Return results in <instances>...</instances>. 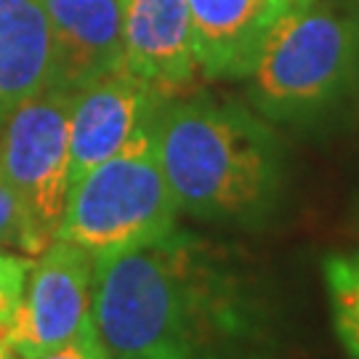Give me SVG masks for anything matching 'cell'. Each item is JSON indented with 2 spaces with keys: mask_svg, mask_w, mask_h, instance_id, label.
Returning a JSON list of instances; mask_svg holds the SVG:
<instances>
[{
  "mask_svg": "<svg viewBox=\"0 0 359 359\" xmlns=\"http://www.w3.org/2000/svg\"><path fill=\"white\" fill-rule=\"evenodd\" d=\"M170 96L120 65L72 90L69 107V187L102 165L144 130L154 128Z\"/></svg>",
  "mask_w": 359,
  "mask_h": 359,
  "instance_id": "7",
  "label": "cell"
},
{
  "mask_svg": "<svg viewBox=\"0 0 359 359\" xmlns=\"http://www.w3.org/2000/svg\"><path fill=\"white\" fill-rule=\"evenodd\" d=\"M56 83V51L40 0H0V128Z\"/></svg>",
  "mask_w": 359,
  "mask_h": 359,
  "instance_id": "11",
  "label": "cell"
},
{
  "mask_svg": "<svg viewBox=\"0 0 359 359\" xmlns=\"http://www.w3.org/2000/svg\"><path fill=\"white\" fill-rule=\"evenodd\" d=\"M256 109L280 123L330 112L359 83V19L304 0L280 16L250 69Z\"/></svg>",
  "mask_w": 359,
  "mask_h": 359,
  "instance_id": "3",
  "label": "cell"
},
{
  "mask_svg": "<svg viewBox=\"0 0 359 359\" xmlns=\"http://www.w3.org/2000/svg\"><path fill=\"white\" fill-rule=\"evenodd\" d=\"M90 317L112 359H287L283 298L226 248L173 229L93 258Z\"/></svg>",
  "mask_w": 359,
  "mask_h": 359,
  "instance_id": "1",
  "label": "cell"
},
{
  "mask_svg": "<svg viewBox=\"0 0 359 359\" xmlns=\"http://www.w3.org/2000/svg\"><path fill=\"white\" fill-rule=\"evenodd\" d=\"M69 107L72 90L51 86L0 128V184L46 243L56 240L69 194Z\"/></svg>",
  "mask_w": 359,
  "mask_h": 359,
  "instance_id": "5",
  "label": "cell"
},
{
  "mask_svg": "<svg viewBox=\"0 0 359 359\" xmlns=\"http://www.w3.org/2000/svg\"><path fill=\"white\" fill-rule=\"evenodd\" d=\"M93 256L80 245L53 240L27 277L22 304L0 330L22 359H35L72 341L90 317Z\"/></svg>",
  "mask_w": 359,
  "mask_h": 359,
  "instance_id": "6",
  "label": "cell"
},
{
  "mask_svg": "<svg viewBox=\"0 0 359 359\" xmlns=\"http://www.w3.org/2000/svg\"><path fill=\"white\" fill-rule=\"evenodd\" d=\"M29 269H32L29 258L13 256L0 248V330L13 320L16 309L22 304Z\"/></svg>",
  "mask_w": 359,
  "mask_h": 359,
  "instance_id": "14",
  "label": "cell"
},
{
  "mask_svg": "<svg viewBox=\"0 0 359 359\" xmlns=\"http://www.w3.org/2000/svg\"><path fill=\"white\" fill-rule=\"evenodd\" d=\"M123 67L170 99L192 86L200 62L187 0H126Z\"/></svg>",
  "mask_w": 359,
  "mask_h": 359,
  "instance_id": "8",
  "label": "cell"
},
{
  "mask_svg": "<svg viewBox=\"0 0 359 359\" xmlns=\"http://www.w3.org/2000/svg\"><path fill=\"white\" fill-rule=\"evenodd\" d=\"M335 335L348 359H359V253H333L322 261Z\"/></svg>",
  "mask_w": 359,
  "mask_h": 359,
  "instance_id": "12",
  "label": "cell"
},
{
  "mask_svg": "<svg viewBox=\"0 0 359 359\" xmlns=\"http://www.w3.org/2000/svg\"><path fill=\"white\" fill-rule=\"evenodd\" d=\"M179 213L149 128L69 187L56 237L93 258L115 256L168 237Z\"/></svg>",
  "mask_w": 359,
  "mask_h": 359,
  "instance_id": "4",
  "label": "cell"
},
{
  "mask_svg": "<svg viewBox=\"0 0 359 359\" xmlns=\"http://www.w3.org/2000/svg\"><path fill=\"white\" fill-rule=\"evenodd\" d=\"M304 0H187L200 72L213 80L248 77L285 11Z\"/></svg>",
  "mask_w": 359,
  "mask_h": 359,
  "instance_id": "9",
  "label": "cell"
},
{
  "mask_svg": "<svg viewBox=\"0 0 359 359\" xmlns=\"http://www.w3.org/2000/svg\"><path fill=\"white\" fill-rule=\"evenodd\" d=\"M48 245L51 243H46L29 224L11 189L0 184V248H16L25 256H40Z\"/></svg>",
  "mask_w": 359,
  "mask_h": 359,
  "instance_id": "13",
  "label": "cell"
},
{
  "mask_svg": "<svg viewBox=\"0 0 359 359\" xmlns=\"http://www.w3.org/2000/svg\"><path fill=\"white\" fill-rule=\"evenodd\" d=\"M56 51V83L67 90L123 65L126 0H40Z\"/></svg>",
  "mask_w": 359,
  "mask_h": 359,
  "instance_id": "10",
  "label": "cell"
},
{
  "mask_svg": "<svg viewBox=\"0 0 359 359\" xmlns=\"http://www.w3.org/2000/svg\"><path fill=\"white\" fill-rule=\"evenodd\" d=\"M154 142L181 213L224 226H258L283 200V144L240 104L173 96L157 115Z\"/></svg>",
  "mask_w": 359,
  "mask_h": 359,
  "instance_id": "2",
  "label": "cell"
},
{
  "mask_svg": "<svg viewBox=\"0 0 359 359\" xmlns=\"http://www.w3.org/2000/svg\"><path fill=\"white\" fill-rule=\"evenodd\" d=\"M35 359H112V357H109L102 335H99L96 325H93V317H88L72 341H67L65 346L53 348L48 354H40Z\"/></svg>",
  "mask_w": 359,
  "mask_h": 359,
  "instance_id": "15",
  "label": "cell"
},
{
  "mask_svg": "<svg viewBox=\"0 0 359 359\" xmlns=\"http://www.w3.org/2000/svg\"><path fill=\"white\" fill-rule=\"evenodd\" d=\"M0 359H22L11 346H8V344H6V338H3V335H0Z\"/></svg>",
  "mask_w": 359,
  "mask_h": 359,
  "instance_id": "16",
  "label": "cell"
}]
</instances>
